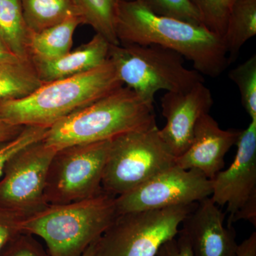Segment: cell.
Here are the masks:
<instances>
[{"label": "cell", "instance_id": "obj_31", "mask_svg": "<svg viewBox=\"0 0 256 256\" xmlns=\"http://www.w3.org/2000/svg\"><path fill=\"white\" fill-rule=\"evenodd\" d=\"M18 60H23L11 53L0 38V62H15Z\"/></svg>", "mask_w": 256, "mask_h": 256}, {"label": "cell", "instance_id": "obj_30", "mask_svg": "<svg viewBox=\"0 0 256 256\" xmlns=\"http://www.w3.org/2000/svg\"><path fill=\"white\" fill-rule=\"evenodd\" d=\"M236 256H256V232L238 245Z\"/></svg>", "mask_w": 256, "mask_h": 256}, {"label": "cell", "instance_id": "obj_15", "mask_svg": "<svg viewBox=\"0 0 256 256\" xmlns=\"http://www.w3.org/2000/svg\"><path fill=\"white\" fill-rule=\"evenodd\" d=\"M110 44L99 34L92 40L56 60L33 62L43 84L68 78L100 66L108 60Z\"/></svg>", "mask_w": 256, "mask_h": 256}, {"label": "cell", "instance_id": "obj_32", "mask_svg": "<svg viewBox=\"0 0 256 256\" xmlns=\"http://www.w3.org/2000/svg\"><path fill=\"white\" fill-rule=\"evenodd\" d=\"M97 242V240H96ZM92 242V245L88 248L87 250L82 254V256H94V250H95L96 242Z\"/></svg>", "mask_w": 256, "mask_h": 256}, {"label": "cell", "instance_id": "obj_22", "mask_svg": "<svg viewBox=\"0 0 256 256\" xmlns=\"http://www.w3.org/2000/svg\"><path fill=\"white\" fill-rule=\"evenodd\" d=\"M228 77L238 86L242 105L250 119H256V55L232 69Z\"/></svg>", "mask_w": 256, "mask_h": 256}, {"label": "cell", "instance_id": "obj_14", "mask_svg": "<svg viewBox=\"0 0 256 256\" xmlns=\"http://www.w3.org/2000/svg\"><path fill=\"white\" fill-rule=\"evenodd\" d=\"M242 131L222 129L210 114H204L197 122L191 144L175 159V165L184 170H200L213 180L224 169V158L236 144Z\"/></svg>", "mask_w": 256, "mask_h": 256}, {"label": "cell", "instance_id": "obj_6", "mask_svg": "<svg viewBox=\"0 0 256 256\" xmlns=\"http://www.w3.org/2000/svg\"><path fill=\"white\" fill-rule=\"evenodd\" d=\"M158 126L110 140L102 188L119 196L136 190L175 165L176 158L162 140Z\"/></svg>", "mask_w": 256, "mask_h": 256}, {"label": "cell", "instance_id": "obj_29", "mask_svg": "<svg viewBox=\"0 0 256 256\" xmlns=\"http://www.w3.org/2000/svg\"><path fill=\"white\" fill-rule=\"evenodd\" d=\"M23 128L22 126L8 124L0 118V142L9 140L16 137Z\"/></svg>", "mask_w": 256, "mask_h": 256}, {"label": "cell", "instance_id": "obj_12", "mask_svg": "<svg viewBox=\"0 0 256 256\" xmlns=\"http://www.w3.org/2000/svg\"><path fill=\"white\" fill-rule=\"evenodd\" d=\"M213 104L212 92L204 82L182 92H166L161 98L166 124L159 130L160 136L175 158L188 149L197 122L210 112Z\"/></svg>", "mask_w": 256, "mask_h": 256}, {"label": "cell", "instance_id": "obj_24", "mask_svg": "<svg viewBox=\"0 0 256 256\" xmlns=\"http://www.w3.org/2000/svg\"><path fill=\"white\" fill-rule=\"evenodd\" d=\"M152 12L186 22L202 24L200 15L190 0H136ZM204 26V25H203Z\"/></svg>", "mask_w": 256, "mask_h": 256}, {"label": "cell", "instance_id": "obj_10", "mask_svg": "<svg viewBox=\"0 0 256 256\" xmlns=\"http://www.w3.org/2000/svg\"><path fill=\"white\" fill-rule=\"evenodd\" d=\"M232 164L212 180V200L218 206L226 205L227 226L240 220L256 226V119L242 130Z\"/></svg>", "mask_w": 256, "mask_h": 256}, {"label": "cell", "instance_id": "obj_3", "mask_svg": "<svg viewBox=\"0 0 256 256\" xmlns=\"http://www.w3.org/2000/svg\"><path fill=\"white\" fill-rule=\"evenodd\" d=\"M156 126L153 104L122 86L50 126L44 142L58 150Z\"/></svg>", "mask_w": 256, "mask_h": 256}, {"label": "cell", "instance_id": "obj_8", "mask_svg": "<svg viewBox=\"0 0 256 256\" xmlns=\"http://www.w3.org/2000/svg\"><path fill=\"white\" fill-rule=\"evenodd\" d=\"M110 144V140H107L56 152L45 184L47 204H68L100 194Z\"/></svg>", "mask_w": 256, "mask_h": 256}, {"label": "cell", "instance_id": "obj_28", "mask_svg": "<svg viewBox=\"0 0 256 256\" xmlns=\"http://www.w3.org/2000/svg\"><path fill=\"white\" fill-rule=\"evenodd\" d=\"M178 239L173 238L164 242L156 256H194L188 239L180 233Z\"/></svg>", "mask_w": 256, "mask_h": 256}, {"label": "cell", "instance_id": "obj_4", "mask_svg": "<svg viewBox=\"0 0 256 256\" xmlns=\"http://www.w3.org/2000/svg\"><path fill=\"white\" fill-rule=\"evenodd\" d=\"M116 198L102 190L82 201L48 205L22 220L20 230L43 239L50 256H82L118 215Z\"/></svg>", "mask_w": 256, "mask_h": 256}, {"label": "cell", "instance_id": "obj_16", "mask_svg": "<svg viewBox=\"0 0 256 256\" xmlns=\"http://www.w3.org/2000/svg\"><path fill=\"white\" fill-rule=\"evenodd\" d=\"M80 24V18L73 16L43 31L31 32L28 45L30 62H48L68 53L72 50L74 32Z\"/></svg>", "mask_w": 256, "mask_h": 256}, {"label": "cell", "instance_id": "obj_7", "mask_svg": "<svg viewBox=\"0 0 256 256\" xmlns=\"http://www.w3.org/2000/svg\"><path fill=\"white\" fill-rule=\"evenodd\" d=\"M196 204L118 215L98 239L92 256H156Z\"/></svg>", "mask_w": 256, "mask_h": 256}, {"label": "cell", "instance_id": "obj_25", "mask_svg": "<svg viewBox=\"0 0 256 256\" xmlns=\"http://www.w3.org/2000/svg\"><path fill=\"white\" fill-rule=\"evenodd\" d=\"M48 129V128L40 126H24L16 137L0 142V178L10 158L26 146L43 140L46 137Z\"/></svg>", "mask_w": 256, "mask_h": 256}, {"label": "cell", "instance_id": "obj_23", "mask_svg": "<svg viewBox=\"0 0 256 256\" xmlns=\"http://www.w3.org/2000/svg\"><path fill=\"white\" fill-rule=\"evenodd\" d=\"M236 0H190L201 18L202 24L223 38L232 6Z\"/></svg>", "mask_w": 256, "mask_h": 256}, {"label": "cell", "instance_id": "obj_13", "mask_svg": "<svg viewBox=\"0 0 256 256\" xmlns=\"http://www.w3.org/2000/svg\"><path fill=\"white\" fill-rule=\"evenodd\" d=\"M210 197L198 202L182 222L180 233L188 239L194 256H236L238 245L233 226Z\"/></svg>", "mask_w": 256, "mask_h": 256}, {"label": "cell", "instance_id": "obj_11", "mask_svg": "<svg viewBox=\"0 0 256 256\" xmlns=\"http://www.w3.org/2000/svg\"><path fill=\"white\" fill-rule=\"evenodd\" d=\"M212 190V180L200 170L174 165L136 190L116 197V208L121 214L188 206L210 197Z\"/></svg>", "mask_w": 256, "mask_h": 256}, {"label": "cell", "instance_id": "obj_5", "mask_svg": "<svg viewBox=\"0 0 256 256\" xmlns=\"http://www.w3.org/2000/svg\"><path fill=\"white\" fill-rule=\"evenodd\" d=\"M108 58L122 85L150 104L160 90L182 92L204 82L202 74L185 67L181 55L158 45L110 44Z\"/></svg>", "mask_w": 256, "mask_h": 256}, {"label": "cell", "instance_id": "obj_20", "mask_svg": "<svg viewBox=\"0 0 256 256\" xmlns=\"http://www.w3.org/2000/svg\"><path fill=\"white\" fill-rule=\"evenodd\" d=\"M24 18L32 33L43 31L77 16L72 0H20Z\"/></svg>", "mask_w": 256, "mask_h": 256}, {"label": "cell", "instance_id": "obj_9", "mask_svg": "<svg viewBox=\"0 0 256 256\" xmlns=\"http://www.w3.org/2000/svg\"><path fill=\"white\" fill-rule=\"evenodd\" d=\"M56 151L43 140L10 158L0 178V206L22 220L46 208L47 172Z\"/></svg>", "mask_w": 256, "mask_h": 256}, {"label": "cell", "instance_id": "obj_19", "mask_svg": "<svg viewBox=\"0 0 256 256\" xmlns=\"http://www.w3.org/2000/svg\"><path fill=\"white\" fill-rule=\"evenodd\" d=\"M42 84L30 60L0 62V101L26 97Z\"/></svg>", "mask_w": 256, "mask_h": 256}, {"label": "cell", "instance_id": "obj_26", "mask_svg": "<svg viewBox=\"0 0 256 256\" xmlns=\"http://www.w3.org/2000/svg\"><path fill=\"white\" fill-rule=\"evenodd\" d=\"M0 256H50L34 236L20 232L0 250Z\"/></svg>", "mask_w": 256, "mask_h": 256}, {"label": "cell", "instance_id": "obj_21", "mask_svg": "<svg viewBox=\"0 0 256 256\" xmlns=\"http://www.w3.org/2000/svg\"><path fill=\"white\" fill-rule=\"evenodd\" d=\"M82 24L90 25L110 44H119L116 15L118 0H72Z\"/></svg>", "mask_w": 256, "mask_h": 256}, {"label": "cell", "instance_id": "obj_1", "mask_svg": "<svg viewBox=\"0 0 256 256\" xmlns=\"http://www.w3.org/2000/svg\"><path fill=\"white\" fill-rule=\"evenodd\" d=\"M116 32L120 44L169 48L212 78L220 76L230 64L222 37L203 25L156 14L136 0L118 2Z\"/></svg>", "mask_w": 256, "mask_h": 256}, {"label": "cell", "instance_id": "obj_27", "mask_svg": "<svg viewBox=\"0 0 256 256\" xmlns=\"http://www.w3.org/2000/svg\"><path fill=\"white\" fill-rule=\"evenodd\" d=\"M22 220L0 206V250L10 238L20 233Z\"/></svg>", "mask_w": 256, "mask_h": 256}, {"label": "cell", "instance_id": "obj_2", "mask_svg": "<svg viewBox=\"0 0 256 256\" xmlns=\"http://www.w3.org/2000/svg\"><path fill=\"white\" fill-rule=\"evenodd\" d=\"M122 86L108 58L89 72L45 82L26 97L0 101V118L14 126L50 128Z\"/></svg>", "mask_w": 256, "mask_h": 256}, {"label": "cell", "instance_id": "obj_18", "mask_svg": "<svg viewBox=\"0 0 256 256\" xmlns=\"http://www.w3.org/2000/svg\"><path fill=\"white\" fill-rule=\"evenodd\" d=\"M30 34L20 0H0V38L10 52L21 60H30Z\"/></svg>", "mask_w": 256, "mask_h": 256}, {"label": "cell", "instance_id": "obj_17", "mask_svg": "<svg viewBox=\"0 0 256 256\" xmlns=\"http://www.w3.org/2000/svg\"><path fill=\"white\" fill-rule=\"evenodd\" d=\"M256 34V0H236L229 14L223 41L230 64L244 44Z\"/></svg>", "mask_w": 256, "mask_h": 256}]
</instances>
